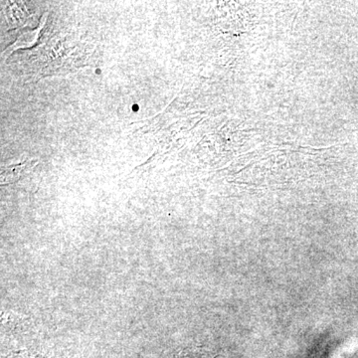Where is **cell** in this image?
<instances>
[{"instance_id": "7a4b0ae2", "label": "cell", "mask_w": 358, "mask_h": 358, "mask_svg": "<svg viewBox=\"0 0 358 358\" xmlns=\"http://www.w3.org/2000/svg\"><path fill=\"white\" fill-rule=\"evenodd\" d=\"M37 162H38L37 159H28L4 167V169H1L2 185H7V183L18 180V178H20L21 176L31 171L33 167L36 166Z\"/></svg>"}, {"instance_id": "6da1fadb", "label": "cell", "mask_w": 358, "mask_h": 358, "mask_svg": "<svg viewBox=\"0 0 358 358\" xmlns=\"http://www.w3.org/2000/svg\"><path fill=\"white\" fill-rule=\"evenodd\" d=\"M47 15L48 14L45 13L42 16L38 27L23 32L10 46L7 47L3 53H2V58L7 59L14 51L18 50V49L28 48V47H31L36 43L37 40L39 38L40 32H41L42 28L44 27L45 23H46Z\"/></svg>"}]
</instances>
